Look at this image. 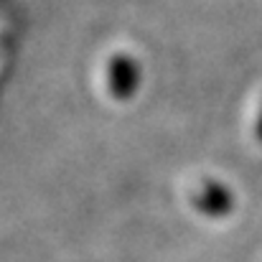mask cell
<instances>
[{"label": "cell", "mask_w": 262, "mask_h": 262, "mask_svg": "<svg viewBox=\"0 0 262 262\" xmlns=\"http://www.w3.org/2000/svg\"><path fill=\"white\" fill-rule=\"evenodd\" d=\"M0 69H3V61H0Z\"/></svg>", "instance_id": "1"}]
</instances>
